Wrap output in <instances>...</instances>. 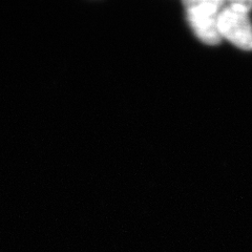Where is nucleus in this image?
I'll return each instance as SVG.
<instances>
[{"label":"nucleus","mask_w":252,"mask_h":252,"mask_svg":"<svg viewBox=\"0 0 252 252\" xmlns=\"http://www.w3.org/2000/svg\"><path fill=\"white\" fill-rule=\"evenodd\" d=\"M189 26L200 40L209 45L222 41L219 33V17L226 5L223 0H188L184 1Z\"/></svg>","instance_id":"f257e3e1"},{"label":"nucleus","mask_w":252,"mask_h":252,"mask_svg":"<svg viewBox=\"0 0 252 252\" xmlns=\"http://www.w3.org/2000/svg\"><path fill=\"white\" fill-rule=\"evenodd\" d=\"M219 33L220 38L244 51L252 50V23L249 14L233 10L227 4L219 17Z\"/></svg>","instance_id":"f03ea898"},{"label":"nucleus","mask_w":252,"mask_h":252,"mask_svg":"<svg viewBox=\"0 0 252 252\" xmlns=\"http://www.w3.org/2000/svg\"><path fill=\"white\" fill-rule=\"evenodd\" d=\"M227 4L233 10L244 14H249L252 11V0H235V1H228Z\"/></svg>","instance_id":"7ed1b4c3"}]
</instances>
